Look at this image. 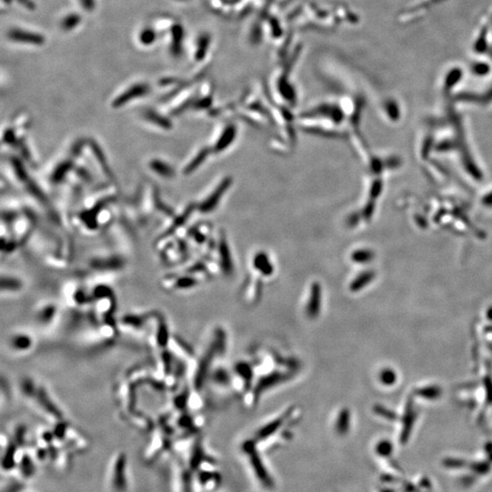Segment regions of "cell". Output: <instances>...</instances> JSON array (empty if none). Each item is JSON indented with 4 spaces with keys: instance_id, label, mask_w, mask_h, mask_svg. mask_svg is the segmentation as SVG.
I'll return each mask as SVG.
<instances>
[{
    "instance_id": "cell-1",
    "label": "cell",
    "mask_w": 492,
    "mask_h": 492,
    "mask_svg": "<svg viewBox=\"0 0 492 492\" xmlns=\"http://www.w3.org/2000/svg\"><path fill=\"white\" fill-rule=\"evenodd\" d=\"M106 480L111 492L129 490V459L127 454L120 451L113 455L107 467Z\"/></svg>"
},
{
    "instance_id": "cell-2",
    "label": "cell",
    "mask_w": 492,
    "mask_h": 492,
    "mask_svg": "<svg viewBox=\"0 0 492 492\" xmlns=\"http://www.w3.org/2000/svg\"><path fill=\"white\" fill-rule=\"evenodd\" d=\"M190 475L181 461H172L167 469L168 492H191L192 481Z\"/></svg>"
},
{
    "instance_id": "cell-3",
    "label": "cell",
    "mask_w": 492,
    "mask_h": 492,
    "mask_svg": "<svg viewBox=\"0 0 492 492\" xmlns=\"http://www.w3.org/2000/svg\"><path fill=\"white\" fill-rule=\"evenodd\" d=\"M171 449L172 445L169 443V437L167 438L165 436L161 435V433H157L144 449L143 456L144 462L147 464L156 462L163 455L168 453Z\"/></svg>"
},
{
    "instance_id": "cell-4",
    "label": "cell",
    "mask_w": 492,
    "mask_h": 492,
    "mask_svg": "<svg viewBox=\"0 0 492 492\" xmlns=\"http://www.w3.org/2000/svg\"><path fill=\"white\" fill-rule=\"evenodd\" d=\"M288 378H289V377L287 376V374L278 372V371H274V372L270 373L268 375L263 376V378L259 379L258 382H257L256 386L254 387V390H253V401H258L259 398L263 395V393L267 391V390L271 389L272 387H275V386H278V385L282 384L285 381H287Z\"/></svg>"
},
{
    "instance_id": "cell-5",
    "label": "cell",
    "mask_w": 492,
    "mask_h": 492,
    "mask_svg": "<svg viewBox=\"0 0 492 492\" xmlns=\"http://www.w3.org/2000/svg\"><path fill=\"white\" fill-rule=\"evenodd\" d=\"M37 462L38 461L34 456L32 449L29 451L27 449H23L19 457L17 468L19 476L24 480L33 478L37 472Z\"/></svg>"
},
{
    "instance_id": "cell-6",
    "label": "cell",
    "mask_w": 492,
    "mask_h": 492,
    "mask_svg": "<svg viewBox=\"0 0 492 492\" xmlns=\"http://www.w3.org/2000/svg\"><path fill=\"white\" fill-rule=\"evenodd\" d=\"M322 297L323 292L320 284L313 283L311 286L309 299L306 306V315L311 319H315L319 316L322 308Z\"/></svg>"
},
{
    "instance_id": "cell-7",
    "label": "cell",
    "mask_w": 492,
    "mask_h": 492,
    "mask_svg": "<svg viewBox=\"0 0 492 492\" xmlns=\"http://www.w3.org/2000/svg\"><path fill=\"white\" fill-rule=\"evenodd\" d=\"M217 353H220V352H219V350L217 348L216 344L214 343V344L210 345V348L207 350L205 356L203 357V359L201 360L200 366L198 368V370H197V373H196V388H198V389L201 388L202 384L205 381L206 377H207V375L209 374V371H210V364L213 362V360L215 359V355Z\"/></svg>"
},
{
    "instance_id": "cell-8",
    "label": "cell",
    "mask_w": 492,
    "mask_h": 492,
    "mask_svg": "<svg viewBox=\"0 0 492 492\" xmlns=\"http://www.w3.org/2000/svg\"><path fill=\"white\" fill-rule=\"evenodd\" d=\"M234 370L240 378L243 379L245 387L248 388L253 382V372L252 367L248 363L239 362L235 365Z\"/></svg>"
},
{
    "instance_id": "cell-9",
    "label": "cell",
    "mask_w": 492,
    "mask_h": 492,
    "mask_svg": "<svg viewBox=\"0 0 492 492\" xmlns=\"http://www.w3.org/2000/svg\"><path fill=\"white\" fill-rule=\"evenodd\" d=\"M253 265L258 272L265 276H269L273 272L272 263L264 253H259L256 255V257H254Z\"/></svg>"
},
{
    "instance_id": "cell-10",
    "label": "cell",
    "mask_w": 492,
    "mask_h": 492,
    "mask_svg": "<svg viewBox=\"0 0 492 492\" xmlns=\"http://www.w3.org/2000/svg\"><path fill=\"white\" fill-rule=\"evenodd\" d=\"M150 168L155 173L159 174V176H162L163 178H166V179H169V178L173 176V173H174L172 168L167 163L163 162L162 160H153L150 163Z\"/></svg>"
},
{
    "instance_id": "cell-11",
    "label": "cell",
    "mask_w": 492,
    "mask_h": 492,
    "mask_svg": "<svg viewBox=\"0 0 492 492\" xmlns=\"http://www.w3.org/2000/svg\"><path fill=\"white\" fill-rule=\"evenodd\" d=\"M10 345L12 348L17 351H25L24 349L30 348L31 346V339L26 334H16L10 338ZM14 350V351H15Z\"/></svg>"
},
{
    "instance_id": "cell-12",
    "label": "cell",
    "mask_w": 492,
    "mask_h": 492,
    "mask_svg": "<svg viewBox=\"0 0 492 492\" xmlns=\"http://www.w3.org/2000/svg\"><path fill=\"white\" fill-rule=\"evenodd\" d=\"M350 418L351 414L347 408H344L340 411L335 424V429L339 434H344L348 430Z\"/></svg>"
},
{
    "instance_id": "cell-13",
    "label": "cell",
    "mask_w": 492,
    "mask_h": 492,
    "mask_svg": "<svg viewBox=\"0 0 492 492\" xmlns=\"http://www.w3.org/2000/svg\"><path fill=\"white\" fill-rule=\"evenodd\" d=\"M287 416H288V414L286 413V414H284L280 417H278L276 419L272 421L270 424L264 426L263 429L260 430V432H259L260 438L263 439V438H265V437H268V436L273 434L283 425V423L287 419Z\"/></svg>"
},
{
    "instance_id": "cell-14",
    "label": "cell",
    "mask_w": 492,
    "mask_h": 492,
    "mask_svg": "<svg viewBox=\"0 0 492 492\" xmlns=\"http://www.w3.org/2000/svg\"><path fill=\"white\" fill-rule=\"evenodd\" d=\"M144 118L146 120H148L149 121L153 122V124L157 125V126L161 127V128H163V129H170L172 127V123H171V121L169 120V119L163 117L162 115L156 113V112H153V111L145 114Z\"/></svg>"
},
{
    "instance_id": "cell-15",
    "label": "cell",
    "mask_w": 492,
    "mask_h": 492,
    "mask_svg": "<svg viewBox=\"0 0 492 492\" xmlns=\"http://www.w3.org/2000/svg\"><path fill=\"white\" fill-rule=\"evenodd\" d=\"M372 279L373 274L371 272H364L351 283L350 290L352 292L359 291L369 284Z\"/></svg>"
},
{
    "instance_id": "cell-16",
    "label": "cell",
    "mask_w": 492,
    "mask_h": 492,
    "mask_svg": "<svg viewBox=\"0 0 492 492\" xmlns=\"http://www.w3.org/2000/svg\"><path fill=\"white\" fill-rule=\"evenodd\" d=\"M213 378H214V381L215 383L220 384V385H228L231 381L229 373L223 368L216 369L214 373Z\"/></svg>"
},
{
    "instance_id": "cell-17",
    "label": "cell",
    "mask_w": 492,
    "mask_h": 492,
    "mask_svg": "<svg viewBox=\"0 0 492 492\" xmlns=\"http://www.w3.org/2000/svg\"><path fill=\"white\" fill-rule=\"evenodd\" d=\"M2 492H29L27 491V488L22 481L15 480L12 482L9 483L5 488H3Z\"/></svg>"
},
{
    "instance_id": "cell-18",
    "label": "cell",
    "mask_w": 492,
    "mask_h": 492,
    "mask_svg": "<svg viewBox=\"0 0 492 492\" xmlns=\"http://www.w3.org/2000/svg\"><path fill=\"white\" fill-rule=\"evenodd\" d=\"M380 380L385 385H391L396 381V375L390 369H384L380 374Z\"/></svg>"
},
{
    "instance_id": "cell-19",
    "label": "cell",
    "mask_w": 492,
    "mask_h": 492,
    "mask_svg": "<svg viewBox=\"0 0 492 492\" xmlns=\"http://www.w3.org/2000/svg\"><path fill=\"white\" fill-rule=\"evenodd\" d=\"M3 278L6 279L5 277ZM6 280H7V285H2V287H7L8 289H15L16 290V289H19L20 286H21L20 283L17 279H14V278L8 277Z\"/></svg>"
},
{
    "instance_id": "cell-20",
    "label": "cell",
    "mask_w": 492,
    "mask_h": 492,
    "mask_svg": "<svg viewBox=\"0 0 492 492\" xmlns=\"http://www.w3.org/2000/svg\"><path fill=\"white\" fill-rule=\"evenodd\" d=\"M369 258H370V255L368 253H364V252H359V253H355L353 255L354 261H356L358 263L367 262Z\"/></svg>"
}]
</instances>
